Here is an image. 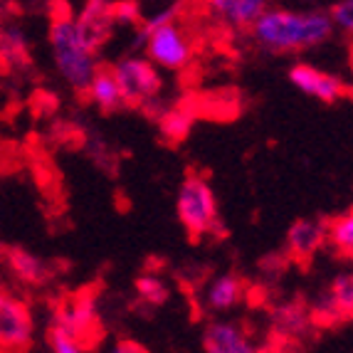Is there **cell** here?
<instances>
[{
	"mask_svg": "<svg viewBox=\"0 0 353 353\" xmlns=\"http://www.w3.org/2000/svg\"><path fill=\"white\" fill-rule=\"evenodd\" d=\"M334 30L331 15L324 10H289L267 6L250 32L254 45L267 52H304L329 42Z\"/></svg>",
	"mask_w": 353,
	"mask_h": 353,
	"instance_id": "1",
	"label": "cell"
},
{
	"mask_svg": "<svg viewBox=\"0 0 353 353\" xmlns=\"http://www.w3.org/2000/svg\"><path fill=\"white\" fill-rule=\"evenodd\" d=\"M50 50H52L54 67L67 87L74 92H84L99 65H97V52L82 40L70 12L54 15L50 23Z\"/></svg>",
	"mask_w": 353,
	"mask_h": 353,
	"instance_id": "2",
	"label": "cell"
},
{
	"mask_svg": "<svg viewBox=\"0 0 353 353\" xmlns=\"http://www.w3.org/2000/svg\"><path fill=\"white\" fill-rule=\"evenodd\" d=\"M176 215L193 240L215 235L220 228V208L215 190L201 173H188L176 195Z\"/></svg>",
	"mask_w": 353,
	"mask_h": 353,
	"instance_id": "3",
	"label": "cell"
},
{
	"mask_svg": "<svg viewBox=\"0 0 353 353\" xmlns=\"http://www.w3.org/2000/svg\"><path fill=\"white\" fill-rule=\"evenodd\" d=\"M124 106H146L163 92V74L148 57L129 54L112 67Z\"/></svg>",
	"mask_w": 353,
	"mask_h": 353,
	"instance_id": "4",
	"label": "cell"
},
{
	"mask_svg": "<svg viewBox=\"0 0 353 353\" xmlns=\"http://www.w3.org/2000/svg\"><path fill=\"white\" fill-rule=\"evenodd\" d=\"M143 52L161 72H181L193 59V42L178 20L153 28L143 40Z\"/></svg>",
	"mask_w": 353,
	"mask_h": 353,
	"instance_id": "5",
	"label": "cell"
},
{
	"mask_svg": "<svg viewBox=\"0 0 353 353\" xmlns=\"http://www.w3.org/2000/svg\"><path fill=\"white\" fill-rule=\"evenodd\" d=\"M35 341V316L25 299L0 289V351H28Z\"/></svg>",
	"mask_w": 353,
	"mask_h": 353,
	"instance_id": "6",
	"label": "cell"
},
{
	"mask_svg": "<svg viewBox=\"0 0 353 353\" xmlns=\"http://www.w3.org/2000/svg\"><path fill=\"white\" fill-rule=\"evenodd\" d=\"M50 324L70 331L72 336H77L84 343V348H94V339L101 331V319H99V309H97V301L92 296H82V294L59 301L54 306L52 316H50Z\"/></svg>",
	"mask_w": 353,
	"mask_h": 353,
	"instance_id": "7",
	"label": "cell"
},
{
	"mask_svg": "<svg viewBox=\"0 0 353 353\" xmlns=\"http://www.w3.org/2000/svg\"><path fill=\"white\" fill-rule=\"evenodd\" d=\"M289 82L294 84L301 94L312 97L321 104H336L346 97V84L341 77L329 74L309 62H296L289 67Z\"/></svg>",
	"mask_w": 353,
	"mask_h": 353,
	"instance_id": "8",
	"label": "cell"
},
{
	"mask_svg": "<svg viewBox=\"0 0 353 353\" xmlns=\"http://www.w3.org/2000/svg\"><path fill=\"white\" fill-rule=\"evenodd\" d=\"M74 23L82 40L94 52H99L106 42H109V37L114 35V28H117L114 3H109V0H87L82 6V10L74 15Z\"/></svg>",
	"mask_w": 353,
	"mask_h": 353,
	"instance_id": "9",
	"label": "cell"
},
{
	"mask_svg": "<svg viewBox=\"0 0 353 353\" xmlns=\"http://www.w3.org/2000/svg\"><path fill=\"white\" fill-rule=\"evenodd\" d=\"M326 242H329V225H324L321 220H296L287 230L284 248L292 259L306 262L324 248Z\"/></svg>",
	"mask_w": 353,
	"mask_h": 353,
	"instance_id": "10",
	"label": "cell"
},
{
	"mask_svg": "<svg viewBox=\"0 0 353 353\" xmlns=\"http://www.w3.org/2000/svg\"><path fill=\"white\" fill-rule=\"evenodd\" d=\"M203 348L208 353H254L257 346L252 343L245 326L237 321H210L203 331Z\"/></svg>",
	"mask_w": 353,
	"mask_h": 353,
	"instance_id": "11",
	"label": "cell"
},
{
	"mask_svg": "<svg viewBox=\"0 0 353 353\" xmlns=\"http://www.w3.org/2000/svg\"><path fill=\"white\" fill-rule=\"evenodd\" d=\"M203 6L218 23L232 30H250L270 0H203Z\"/></svg>",
	"mask_w": 353,
	"mask_h": 353,
	"instance_id": "12",
	"label": "cell"
},
{
	"mask_svg": "<svg viewBox=\"0 0 353 353\" xmlns=\"http://www.w3.org/2000/svg\"><path fill=\"white\" fill-rule=\"evenodd\" d=\"M242 299H245V282L237 274H232V272L212 277L205 287V294H203L205 309L212 314L232 312L235 306L242 304Z\"/></svg>",
	"mask_w": 353,
	"mask_h": 353,
	"instance_id": "13",
	"label": "cell"
},
{
	"mask_svg": "<svg viewBox=\"0 0 353 353\" xmlns=\"http://www.w3.org/2000/svg\"><path fill=\"white\" fill-rule=\"evenodd\" d=\"M3 262L10 270V274L18 279L20 284L28 287H42L50 279V267L48 262L37 254L28 252L23 248H3Z\"/></svg>",
	"mask_w": 353,
	"mask_h": 353,
	"instance_id": "14",
	"label": "cell"
},
{
	"mask_svg": "<svg viewBox=\"0 0 353 353\" xmlns=\"http://www.w3.org/2000/svg\"><path fill=\"white\" fill-rule=\"evenodd\" d=\"M84 94L89 97V101L99 109V112L112 114L117 109L124 106V97H121V89H119L117 77H114L112 67H97V72L89 79Z\"/></svg>",
	"mask_w": 353,
	"mask_h": 353,
	"instance_id": "15",
	"label": "cell"
},
{
	"mask_svg": "<svg viewBox=\"0 0 353 353\" xmlns=\"http://www.w3.org/2000/svg\"><path fill=\"white\" fill-rule=\"evenodd\" d=\"M319 312L326 319H348L353 316V272L339 274L324 294Z\"/></svg>",
	"mask_w": 353,
	"mask_h": 353,
	"instance_id": "16",
	"label": "cell"
},
{
	"mask_svg": "<svg viewBox=\"0 0 353 353\" xmlns=\"http://www.w3.org/2000/svg\"><path fill=\"white\" fill-rule=\"evenodd\" d=\"M0 59L8 67L30 65V42L18 25H0Z\"/></svg>",
	"mask_w": 353,
	"mask_h": 353,
	"instance_id": "17",
	"label": "cell"
},
{
	"mask_svg": "<svg viewBox=\"0 0 353 353\" xmlns=\"http://www.w3.org/2000/svg\"><path fill=\"white\" fill-rule=\"evenodd\" d=\"M195 124V114L188 106H171L161 112L159 117V134L163 141L168 143H181L183 139H188L190 129Z\"/></svg>",
	"mask_w": 353,
	"mask_h": 353,
	"instance_id": "18",
	"label": "cell"
},
{
	"mask_svg": "<svg viewBox=\"0 0 353 353\" xmlns=\"http://www.w3.org/2000/svg\"><path fill=\"white\" fill-rule=\"evenodd\" d=\"M134 289H136V296L148 306H163L171 296V289L165 284V279L156 272H143L139 274L134 282Z\"/></svg>",
	"mask_w": 353,
	"mask_h": 353,
	"instance_id": "19",
	"label": "cell"
},
{
	"mask_svg": "<svg viewBox=\"0 0 353 353\" xmlns=\"http://www.w3.org/2000/svg\"><path fill=\"white\" fill-rule=\"evenodd\" d=\"M329 245L339 254L353 259V205L329 223Z\"/></svg>",
	"mask_w": 353,
	"mask_h": 353,
	"instance_id": "20",
	"label": "cell"
},
{
	"mask_svg": "<svg viewBox=\"0 0 353 353\" xmlns=\"http://www.w3.org/2000/svg\"><path fill=\"white\" fill-rule=\"evenodd\" d=\"M274 326L289 336H299L309 326V314L301 304H284L274 312Z\"/></svg>",
	"mask_w": 353,
	"mask_h": 353,
	"instance_id": "21",
	"label": "cell"
},
{
	"mask_svg": "<svg viewBox=\"0 0 353 353\" xmlns=\"http://www.w3.org/2000/svg\"><path fill=\"white\" fill-rule=\"evenodd\" d=\"M45 339H48V348L54 353H82V351H87L84 343L79 341L77 336H72L70 331L59 329V326H52V324L48 326V336H45Z\"/></svg>",
	"mask_w": 353,
	"mask_h": 353,
	"instance_id": "22",
	"label": "cell"
},
{
	"mask_svg": "<svg viewBox=\"0 0 353 353\" xmlns=\"http://www.w3.org/2000/svg\"><path fill=\"white\" fill-rule=\"evenodd\" d=\"M329 15L336 30H341L343 35L353 37V0H339L329 10Z\"/></svg>",
	"mask_w": 353,
	"mask_h": 353,
	"instance_id": "23",
	"label": "cell"
},
{
	"mask_svg": "<svg viewBox=\"0 0 353 353\" xmlns=\"http://www.w3.org/2000/svg\"><path fill=\"white\" fill-rule=\"evenodd\" d=\"M114 20L124 28H136L141 23V8L136 0H119V3H114Z\"/></svg>",
	"mask_w": 353,
	"mask_h": 353,
	"instance_id": "24",
	"label": "cell"
}]
</instances>
